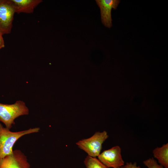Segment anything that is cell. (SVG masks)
<instances>
[{
	"instance_id": "cell-1",
	"label": "cell",
	"mask_w": 168,
	"mask_h": 168,
	"mask_svg": "<svg viewBox=\"0 0 168 168\" xmlns=\"http://www.w3.org/2000/svg\"><path fill=\"white\" fill-rule=\"evenodd\" d=\"M40 128L36 127L17 132L10 131L0 123V159L11 154L16 141L23 136L38 133Z\"/></svg>"
},
{
	"instance_id": "cell-2",
	"label": "cell",
	"mask_w": 168,
	"mask_h": 168,
	"mask_svg": "<svg viewBox=\"0 0 168 168\" xmlns=\"http://www.w3.org/2000/svg\"><path fill=\"white\" fill-rule=\"evenodd\" d=\"M29 110L24 102L18 100L12 104L0 103V121L10 129L15 124V120L19 116L28 115Z\"/></svg>"
},
{
	"instance_id": "cell-3",
	"label": "cell",
	"mask_w": 168,
	"mask_h": 168,
	"mask_svg": "<svg viewBox=\"0 0 168 168\" xmlns=\"http://www.w3.org/2000/svg\"><path fill=\"white\" fill-rule=\"evenodd\" d=\"M108 137L107 132L105 131L96 132L89 138L78 141L76 144L88 156L93 157H98L102 150L103 143Z\"/></svg>"
},
{
	"instance_id": "cell-4",
	"label": "cell",
	"mask_w": 168,
	"mask_h": 168,
	"mask_svg": "<svg viewBox=\"0 0 168 168\" xmlns=\"http://www.w3.org/2000/svg\"><path fill=\"white\" fill-rule=\"evenodd\" d=\"M10 0H0V34H9L11 31L15 13Z\"/></svg>"
},
{
	"instance_id": "cell-5",
	"label": "cell",
	"mask_w": 168,
	"mask_h": 168,
	"mask_svg": "<svg viewBox=\"0 0 168 168\" xmlns=\"http://www.w3.org/2000/svg\"><path fill=\"white\" fill-rule=\"evenodd\" d=\"M119 146L103 151L98 156V159L108 168H118L124 165Z\"/></svg>"
},
{
	"instance_id": "cell-6",
	"label": "cell",
	"mask_w": 168,
	"mask_h": 168,
	"mask_svg": "<svg viewBox=\"0 0 168 168\" xmlns=\"http://www.w3.org/2000/svg\"><path fill=\"white\" fill-rule=\"evenodd\" d=\"M26 156L20 150L0 159V168H30Z\"/></svg>"
},
{
	"instance_id": "cell-7",
	"label": "cell",
	"mask_w": 168,
	"mask_h": 168,
	"mask_svg": "<svg viewBox=\"0 0 168 168\" xmlns=\"http://www.w3.org/2000/svg\"><path fill=\"white\" fill-rule=\"evenodd\" d=\"M100 7L101 22L104 26L110 28L112 26L111 11L112 8L116 9L120 2L119 0H96Z\"/></svg>"
},
{
	"instance_id": "cell-8",
	"label": "cell",
	"mask_w": 168,
	"mask_h": 168,
	"mask_svg": "<svg viewBox=\"0 0 168 168\" xmlns=\"http://www.w3.org/2000/svg\"><path fill=\"white\" fill-rule=\"evenodd\" d=\"M15 13H31L41 2V0H10Z\"/></svg>"
},
{
	"instance_id": "cell-9",
	"label": "cell",
	"mask_w": 168,
	"mask_h": 168,
	"mask_svg": "<svg viewBox=\"0 0 168 168\" xmlns=\"http://www.w3.org/2000/svg\"><path fill=\"white\" fill-rule=\"evenodd\" d=\"M154 158L164 168H168V143L163 144L160 147H157L152 151Z\"/></svg>"
},
{
	"instance_id": "cell-10",
	"label": "cell",
	"mask_w": 168,
	"mask_h": 168,
	"mask_svg": "<svg viewBox=\"0 0 168 168\" xmlns=\"http://www.w3.org/2000/svg\"><path fill=\"white\" fill-rule=\"evenodd\" d=\"M86 168H108L96 157L87 156L84 161Z\"/></svg>"
},
{
	"instance_id": "cell-11",
	"label": "cell",
	"mask_w": 168,
	"mask_h": 168,
	"mask_svg": "<svg viewBox=\"0 0 168 168\" xmlns=\"http://www.w3.org/2000/svg\"><path fill=\"white\" fill-rule=\"evenodd\" d=\"M143 163L148 168H164L162 166L158 164L153 157L150 158L144 161Z\"/></svg>"
},
{
	"instance_id": "cell-12",
	"label": "cell",
	"mask_w": 168,
	"mask_h": 168,
	"mask_svg": "<svg viewBox=\"0 0 168 168\" xmlns=\"http://www.w3.org/2000/svg\"><path fill=\"white\" fill-rule=\"evenodd\" d=\"M124 167L125 168H141L140 166H137V163L136 162L133 163L131 162H127Z\"/></svg>"
},
{
	"instance_id": "cell-13",
	"label": "cell",
	"mask_w": 168,
	"mask_h": 168,
	"mask_svg": "<svg viewBox=\"0 0 168 168\" xmlns=\"http://www.w3.org/2000/svg\"><path fill=\"white\" fill-rule=\"evenodd\" d=\"M4 42L2 35L0 34V49L4 47Z\"/></svg>"
},
{
	"instance_id": "cell-14",
	"label": "cell",
	"mask_w": 168,
	"mask_h": 168,
	"mask_svg": "<svg viewBox=\"0 0 168 168\" xmlns=\"http://www.w3.org/2000/svg\"><path fill=\"white\" fill-rule=\"evenodd\" d=\"M118 168H125L124 167V166H121Z\"/></svg>"
}]
</instances>
